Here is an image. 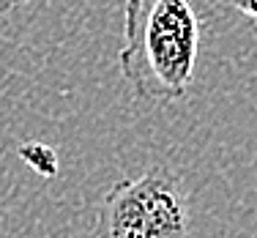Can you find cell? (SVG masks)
Listing matches in <instances>:
<instances>
[{
    "label": "cell",
    "mask_w": 257,
    "mask_h": 238,
    "mask_svg": "<svg viewBox=\"0 0 257 238\" xmlns=\"http://www.w3.org/2000/svg\"><path fill=\"white\" fill-rule=\"evenodd\" d=\"M203 20L192 0H126L118 69L145 101L186 99L194 82Z\"/></svg>",
    "instance_id": "6da1fadb"
},
{
    "label": "cell",
    "mask_w": 257,
    "mask_h": 238,
    "mask_svg": "<svg viewBox=\"0 0 257 238\" xmlns=\"http://www.w3.org/2000/svg\"><path fill=\"white\" fill-rule=\"evenodd\" d=\"M96 238H189L183 181L164 164L118 181L99 203Z\"/></svg>",
    "instance_id": "7a4b0ae2"
},
{
    "label": "cell",
    "mask_w": 257,
    "mask_h": 238,
    "mask_svg": "<svg viewBox=\"0 0 257 238\" xmlns=\"http://www.w3.org/2000/svg\"><path fill=\"white\" fill-rule=\"evenodd\" d=\"M17 154H20L22 162H25L30 170H36L41 178H55V175H58V154H55V148H50L47 143L30 140V143L20 145Z\"/></svg>",
    "instance_id": "3957f363"
},
{
    "label": "cell",
    "mask_w": 257,
    "mask_h": 238,
    "mask_svg": "<svg viewBox=\"0 0 257 238\" xmlns=\"http://www.w3.org/2000/svg\"><path fill=\"white\" fill-rule=\"evenodd\" d=\"M232 9L257 28V0H232Z\"/></svg>",
    "instance_id": "277c9868"
},
{
    "label": "cell",
    "mask_w": 257,
    "mask_h": 238,
    "mask_svg": "<svg viewBox=\"0 0 257 238\" xmlns=\"http://www.w3.org/2000/svg\"><path fill=\"white\" fill-rule=\"evenodd\" d=\"M22 3H28V0H0V20H3L9 11H14L17 6H22Z\"/></svg>",
    "instance_id": "5b68a950"
}]
</instances>
